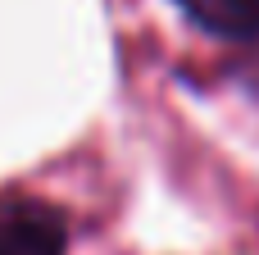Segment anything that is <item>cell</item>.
I'll use <instances>...</instances> for the list:
<instances>
[{"mask_svg": "<svg viewBox=\"0 0 259 255\" xmlns=\"http://www.w3.org/2000/svg\"><path fill=\"white\" fill-rule=\"evenodd\" d=\"M182 14L219 41H259V0H178Z\"/></svg>", "mask_w": 259, "mask_h": 255, "instance_id": "7a4b0ae2", "label": "cell"}, {"mask_svg": "<svg viewBox=\"0 0 259 255\" xmlns=\"http://www.w3.org/2000/svg\"><path fill=\"white\" fill-rule=\"evenodd\" d=\"M0 255H68V214L32 192H0Z\"/></svg>", "mask_w": 259, "mask_h": 255, "instance_id": "6da1fadb", "label": "cell"}]
</instances>
